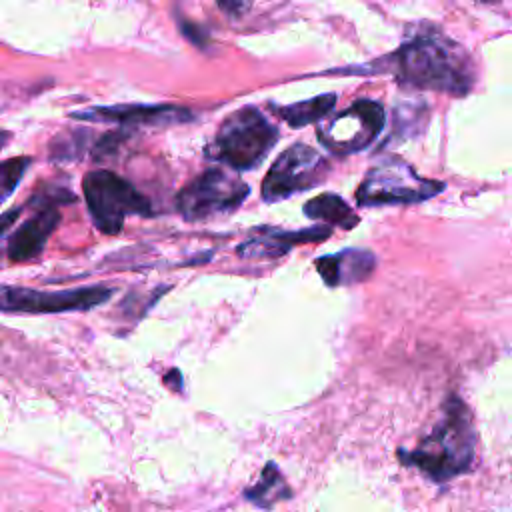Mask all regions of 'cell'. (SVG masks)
Returning a JSON list of instances; mask_svg holds the SVG:
<instances>
[{
    "label": "cell",
    "instance_id": "2e32d148",
    "mask_svg": "<svg viewBox=\"0 0 512 512\" xmlns=\"http://www.w3.org/2000/svg\"><path fill=\"white\" fill-rule=\"evenodd\" d=\"M258 232L286 244V246H294V244H306V242H322L332 234V228L324 226V224H316L310 228H302V230H276V228H258Z\"/></svg>",
    "mask_w": 512,
    "mask_h": 512
},
{
    "label": "cell",
    "instance_id": "d6986e66",
    "mask_svg": "<svg viewBox=\"0 0 512 512\" xmlns=\"http://www.w3.org/2000/svg\"><path fill=\"white\" fill-rule=\"evenodd\" d=\"M86 144L84 132H68L58 136L52 144H50V158L56 162H66L72 158H78L82 154V148Z\"/></svg>",
    "mask_w": 512,
    "mask_h": 512
},
{
    "label": "cell",
    "instance_id": "e0dca14e",
    "mask_svg": "<svg viewBox=\"0 0 512 512\" xmlns=\"http://www.w3.org/2000/svg\"><path fill=\"white\" fill-rule=\"evenodd\" d=\"M30 166V156H16L0 162V206L14 194Z\"/></svg>",
    "mask_w": 512,
    "mask_h": 512
},
{
    "label": "cell",
    "instance_id": "7c38bea8",
    "mask_svg": "<svg viewBox=\"0 0 512 512\" xmlns=\"http://www.w3.org/2000/svg\"><path fill=\"white\" fill-rule=\"evenodd\" d=\"M314 266L328 286H350L364 282L374 272L376 256L364 248H346L336 254L316 258Z\"/></svg>",
    "mask_w": 512,
    "mask_h": 512
},
{
    "label": "cell",
    "instance_id": "5b68a950",
    "mask_svg": "<svg viewBox=\"0 0 512 512\" xmlns=\"http://www.w3.org/2000/svg\"><path fill=\"white\" fill-rule=\"evenodd\" d=\"M444 190V182L420 176L408 162L386 158L372 166L356 188L358 206H404L424 202Z\"/></svg>",
    "mask_w": 512,
    "mask_h": 512
},
{
    "label": "cell",
    "instance_id": "44dd1931",
    "mask_svg": "<svg viewBox=\"0 0 512 512\" xmlns=\"http://www.w3.org/2000/svg\"><path fill=\"white\" fill-rule=\"evenodd\" d=\"M180 30L182 34L196 46L204 48L208 44V32L200 26V24H194V22H188V20H180Z\"/></svg>",
    "mask_w": 512,
    "mask_h": 512
},
{
    "label": "cell",
    "instance_id": "ffe728a7",
    "mask_svg": "<svg viewBox=\"0 0 512 512\" xmlns=\"http://www.w3.org/2000/svg\"><path fill=\"white\" fill-rule=\"evenodd\" d=\"M122 140H124V136H122L120 132H110V134L102 136V138L94 144V150H92L94 160H96V162H100L102 158L110 156V154L120 146V142H122Z\"/></svg>",
    "mask_w": 512,
    "mask_h": 512
},
{
    "label": "cell",
    "instance_id": "cb8c5ba5",
    "mask_svg": "<svg viewBox=\"0 0 512 512\" xmlns=\"http://www.w3.org/2000/svg\"><path fill=\"white\" fill-rule=\"evenodd\" d=\"M8 138H10V134H8V132H4V130H2V132H0V150H2V148H4V146H6V142H8Z\"/></svg>",
    "mask_w": 512,
    "mask_h": 512
},
{
    "label": "cell",
    "instance_id": "4fadbf2b",
    "mask_svg": "<svg viewBox=\"0 0 512 512\" xmlns=\"http://www.w3.org/2000/svg\"><path fill=\"white\" fill-rule=\"evenodd\" d=\"M302 210H304L306 218L316 220L328 228L340 226L344 230H350L360 222L358 214L346 204V200L332 192H324V194L310 198Z\"/></svg>",
    "mask_w": 512,
    "mask_h": 512
},
{
    "label": "cell",
    "instance_id": "52a82bcc",
    "mask_svg": "<svg viewBox=\"0 0 512 512\" xmlns=\"http://www.w3.org/2000/svg\"><path fill=\"white\" fill-rule=\"evenodd\" d=\"M328 160L304 142L282 150L262 180V200L268 204L286 200L298 192L316 188L326 180Z\"/></svg>",
    "mask_w": 512,
    "mask_h": 512
},
{
    "label": "cell",
    "instance_id": "ba28073f",
    "mask_svg": "<svg viewBox=\"0 0 512 512\" xmlns=\"http://www.w3.org/2000/svg\"><path fill=\"white\" fill-rule=\"evenodd\" d=\"M386 110L376 100H356L352 106L330 116L316 130L320 144L336 154L346 156L368 148L382 132Z\"/></svg>",
    "mask_w": 512,
    "mask_h": 512
},
{
    "label": "cell",
    "instance_id": "8992f818",
    "mask_svg": "<svg viewBox=\"0 0 512 512\" xmlns=\"http://www.w3.org/2000/svg\"><path fill=\"white\" fill-rule=\"evenodd\" d=\"M250 186L224 168H206L176 196V208L188 222L230 214L248 198Z\"/></svg>",
    "mask_w": 512,
    "mask_h": 512
},
{
    "label": "cell",
    "instance_id": "7402d4cb",
    "mask_svg": "<svg viewBox=\"0 0 512 512\" xmlns=\"http://www.w3.org/2000/svg\"><path fill=\"white\" fill-rule=\"evenodd\" d=\"M20 212H22V208H12V210L0 214V236L16 222V218L20 216Z\"/></svg>",
    "mask_w": 512,
    "mask_h": 512
},
{
    "label": "cell",
    "instance_id": "7a4b0ae2",
    "mask_svg": "<svg viewBox=\"0 0 512 512\" xmlns=\"http://www.w3.org/2000/svg\"><path fill=\"white\" fill-rule=\"evenodd\" d=\"M474 454V432L466 406L458 398L446 402V416L442 424L420 442L410 454L402 458L416 464L434 480H446L464 472Z\"/></svg>",
    "mask_w": 512,
    "mask_h": 512
},
{
    "label": "cell",
    "instance_id": "277c9868",
    "mask_svg": "<svg viewBox=\"0 0 512 512\" xmlns=\"http://www.w3.org/2000/svg\"><path fill=\"white\" fill-rule=\"evenodd\" d=\"M82 192L92 224L102 234H120L126 216H152L148 198L112 170L88 172L82 178Z\"/></svg>",
    "mask_w": 512,
    "mask_h": 512
},
{
    "label": "cell",
    "instance_id": "5bb4252c",
    "mask_svg": "<svg viewBox=\"0 0 512 512\" xmlns=\"http://www.w3.org/2000/svg\"><path fill=\"white\" fill-rule=\"evenodd\" d=\"M336 104V94L328 92V94H320L314 96L310 100H300L294 104H286V106H278V104H270V110L284 120L288 126L292 128H302L314 122H320L322 118H326L332 108Z\"/></svg>",
    "mask_w": 512,
    "mask_h": 512
},
{
    "label": "cell",
    "instance_id": "6da1fadb",
    "mask_svg": "<svg viewBox=\"0 0 512 512\" xmlns=\"http://www.w3.org/2000/svg\"><path fill=\"white\" fill-rule=\"evenodd\" d=\"M366 72H388L398 84L464 96L474 84V68L466 50L440 34H420L392 54L376 60Z\"/></svg>",
    "mask_w": 512,
    "mask_h": 512
},
{
    "label": "cell",
    "instance_id": "30bf717a",
    "mask_svg": "<svg viewBox=\"0 0 512 512\" xmlns=\"http://www.w3.org/2000/svg\"><path fill=\"white\" fill-rule=\"evenodd\" d=\"M70 118L82 122L114 124L124 128L138 126H174L192 120V110L176 104H112L92 106L86 110L70 112Z\"/></svg>",
    "mask_w": 512,
    "mask_h": 512
},
{
    "label": "cell",
    "instance_id": "ac0fdd59",
    "mask_svg": "<svg viewBox=\"0 0 512 512\" xmlns=\"http://www.w3.org/2000/svg\"><path fill=\"white\" fill-rule=\"evenodd\" d=\"M290 250V246L270 238V236H262V238H254V240H246L242 242L236 252L242 258H280Z\"/></svg>",
    "mask_w": 512,
    "mask_h": 512
},
{
    "label": "cell",
    "instance_id": "9a60e30c",
    "mask_svg": "<svg viewBox=\"0 0 512 512\" xmlns=\"http://www.w3.org/2000/svg\"><path fill=\"white\" fill-rule=\"evenodd\" d=\"M246 496L250 500H254L258 506H272V502L276 500H282V498H288L290 492H288V486L282 478V474L276 470V466L270 462L264 470H262V476H260V482L252 488V490H246Z\"/></svg>",
    "mask_w": 512,
    "mask_h": 512
},
{
    "label": "cell",
    "instance_id": "3957f363",
    "mask_svg": "<svg viewBox=\"0 0 512 512\" xmlns=\"http://www.w3.org/2000/svg\"><path fill=\"white\" fill-rule=\"evenodd\" d=\"M276 142L278 128L256 106H242L224 118L206 154L232 170L244 172L260 166Z\"/></svg>",
    "mask_w": 512,
    "mask_h": 512
},
{
    "label": "cell",
    "instance_id": "8fae6325",
    "mask_svg": "<svg viewBox=\"0 0 512 512\" xmlns=\"http://www.w3.org/2000/svg\"><path fill=\"white\" fill-rule=\"evenodd\" d=\"M60 210L56 206H46L22 222L10 236L6 244V256L12 262H28L42 254L46 240L60 224Z\"/></svg>",
    "mask_w": 512,
    "mask_h": 512
},
{
    "label": "cell",
    "instance_id": "603a6c76",
    "mask_svg": "<svg viewBox=\"0 0 512 512\" xmlns=\"http://www.w3.org/2000/svg\"><path fill=\"white\" fill-rule=\"evenodd\" d=\"M218 6H220L222 10H226V12L234 14V16H238V14H236L238 10H246V8H248V4H242V2H234V4H224V2H220Z\"/></svg>",
    "mask_w": 512,
    "mask_h": 512
},
{
    "label": "cell",
    "instance_id": "9c48e42d",
    "mask_svg": "<svg viewBox=\"0 0 512 512\" xmlns=\"http://www.w3.org/2000/svg\"><path fill=\"white\" fill-rule=\"evenodd\" d=\"M112 286H80L70 290H34L26 286H0V312L58 314L92 310L108 302Z\"/></svg>",
    "mask_w": 512,
    "mask_h": 512
}]
</instances>
